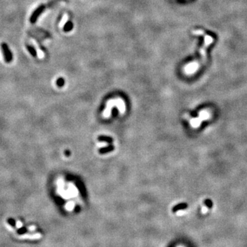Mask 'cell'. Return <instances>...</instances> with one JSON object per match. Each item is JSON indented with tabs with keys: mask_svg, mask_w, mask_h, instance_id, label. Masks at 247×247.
<instances>
[{
	"mask_svg": "<svg viewBox=\"0 0 247 247\" xmlns=\"http://www.w3.org/2000/svg\"><path fill=\"white\" fill-rule=\"evenodd\" d=\"M211 117L210 111H207V110H202L199 113V116L198 117L193 118L190 121V123L192 126V127L194 128H197L200 126L201 123L203 121L205 120L210 119Z\"/></svg>",
	"mask_w": 247,
	"mask_h": 247,
	"instance_id": "obj_1",
	"label": "cell"
},
{
	"mask_svg": "<svg viewBox=\"0 0 247 247\" xmlns=\"http://www.w3.org/2000/svg\"><path fill=\"white\" fill-rule=\"evenodd\" d=\"M213 42V38L210 35H205L204 37V43H203V46L200 49V54L202 58V61H205L207 57V49L211 43Z\"/></svg>",
	"mask_w": 247,
	"mask_h": 247,
	"instance_id": "obj_2",
	"label": "cell"
},
{
	"mask_svg": "<svg viewBox=\"0 0 247 247\" xmlns=\"http://www.w3.org/2000/svg\"><path fill=\"white\" fill-rule=\"evenodd\" d=\"M200 67V64H199L198 62L197 61H194L192 63H189L188 65H187L185 67V72L188 75H192V74H194L196 73L197 70L199 69Z\"/></svg>",
	"mask_w": 247,
	"mask_h": 247,
	"instance_id": "obj_3",
	"label": "cell"
},
{
	"mask_svg": "<svg viewBox=\"0 0 247 247\" xmlns=\"http://www.w3.org/2000/svg\"><path fill=\"white\" fill-rule=\"evenodd\" d=\"M42 238V235L40 233H26L23 235H19L17 236L19 240H40Z\"/></svg>",
	"mask_w": 247,
	"mask_h": 247,
	"instance_id": "obj_4",
	"label": "cell"
},
{
	"mask_svg": "<svg viewBox=\"0 0 247 247\" xmlns=\"http://www.w3.org/2000/svg\"><path fill=\"white\" fill-rule=\"evenodd\" d=\"M1 48H2V51H3L5 61L7 62V63H10V62L12 60V52L9 49V48H8V46L7 45V44L5 43H2Z\"/></svg>",
	"mask_w": 247,
	"mask_h": 247,
	"instance_id": "obj_5",
	"label": "cell"
},
{
	"mask_svg": "<svg viewBox=\"0 0 247 247\" xmlns=\"http://www.w3.org/2000/svg\"><path fill=\"white\" fill-rule=\"evenodd\" d=\"M43 6H41V7L37 8V9L35 10L34 13L32 14V15L31 16V18H30L31 23H32L33 24V23H34L35 21H36L37 19L38 18L39 14H40L41 12L43 11Z\"/></svg>",
	"mask_w": 247,
	"mask_h": 247,
	"instance_id": "obj_6",
	"label": "cell"
},
{
	"mask_svg": "<svg viewBox=\"0 0 247 247\" xmlns=\"http://www.w3.org/2000/svg\"><path fill=\"white\" fill-rule=\"evenodd\" d=\"M74 207H75V203H74V202H69L67 205H65V208L66 210H67L69 211H72L74 210Z\"/></svg>",
	"mask_w": 247,
	"mask_h": 247,
	"instance_id": "obj_7",
	"label": "cell"
},
{
	"mask_svg": "<svg viewBox=\"0 0 247 247\" xmlns=\"http://www.w3.org/2000/svg\"><path fill=\"white\" fill-rule=\"evenodd\" d=\"M4 226H5L6 229H7L8 231L11 232V233H16V230L14 229V228L10 225V224H8V223H4Z\"/></svg>",
	"mask_w": 247,
	"mask_h": 247,
	"instance_id": "obj_8",
	"label": "cell"
},
{
	"mask_svg": "<svg viewBox=\"0 0 247 247\" xmlns=\"http://www.w3.org/2000/svg\"><path fill=\"white\" fill-rule=\"evenodd\" d=\"M192 33H193V34L197 35V36H205V34L204 31L202 30H194V31H193Z\"/></svg>",
	"mask_w": 247,
	"mask_h": 247,
	"instance_id": "obj_9",
	"label": "cell"
},
{
	"mask_svg": "<svg viewBox=\"0 0 247 247\" xmlns=\"http://www.w3.org/2000/svg\"><path fill=\"white\" fill-rule=\"evenodd\" d=\"M27 48H28L29 52H30L31 54H32V56H33V57H35V56H36V52H35L34 49L32 47L29 46V45H27Z\"/></svg>",
	"mask_w": 247,
	"mask_h": 247,
	"instance_id": "obj_10",
	"label": "cell"
},
{
	"mask_svg": "<svg viewBox=\"0 0 247 247\" xmlns=\"http://www.w3.org/2000/svg\"><path fill=\"white\" fill-rule=\"evenodd\" d=\"M15 226H16V229H21V228H22L23 226H24V224H23L21 221H16V223H15Z\"/></svg>",
	"mask_w": 247,
	"mask_h": 247,
	"instance_id": "obj_11",
	"label": "cell"
},
{
	"mask_svg": "<svg viewBox=\"0 0 247 247\" xmlns=\"http://www.w3.org/2000/svg\"><path fill=\"white\" fill-rule=\"evenodd\" d=\"M208 208L206 206H203L202 207V209H201V212H202L203 214H205V213H207L208 212Z\"/></svg>",
	"mask_w": 247,
	"mask_h": 247,
	"instance_id": "obj_12",
	"label": "cell"
},
{
	"mask_svg": "<svg viewBox=\"0 0 247 247\" xmlns=\"http://www.w3.org/2000/svg\"><path fill=\"white\" fill-rule=\"evenodd\" d=\"M28 230L30 231H31V232H33V231H34L35 230H36V229H37V227H35V226H34V225H32V226H30V227H28Z\"/></svg>",
	"mask_w": 247,
	"mask_h": 247,
	"instance_id": "obj_13",
	"label": "cell"
},
{
	"mask_svg": "<svg viewBox=\"0 0 247 247\" xmlns=\"http://www.w3.org/2000/svg\"><path fill=\"white\" fill-rule=\"evenodd\" d=\"M185 213V211L183 210H179L176 212V214H177L178 215H184Z\"/></svg>",
	"mask_w": 247,
	"mask_h": 247,
	"instance_id": "obj_14",
	"label": "cell"
},
{
	"mask_svg": "<svg viewBox=\"0 0 247 247\" xmlns=\"http://www.w3.org/2000/svg\"><path fill=\"white\" fill-rule=\"evenodd\" d=\"M177 247H184L183 246H181V245H180V246H178Z\"/></svg>",
	"mask_w": 247,
	"mask_h": 247,
	"instance_id": "obj_15",
	"label": "cell"
}]
</instances>
